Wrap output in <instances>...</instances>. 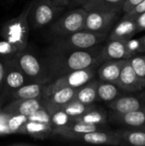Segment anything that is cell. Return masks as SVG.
Returning <instances> with one entry per match:
<instances>
[{"mask_svg":"<svg viewBox=\"0 0 145 146\" xmlns=\"http://www.w3.org/2000/svg\"><path fill=\"white\" fill-rule=\"evenodd\" d=\"M143 0H125L124 4H123V8H122V11L124 13L129 12L131 9H132L136 5H138Z\"/></svg>","mask_w":145,"mask_h":146,"instance_id":"37","label":"cell"},{"mask_svg":"<svg viewBox=\"0 0 145 146\" xmlns=\"http://www.w3.org/2000/svg\"><path fill=\"white\" fill-rule=\"evenodd\" d=\"M116 85L121 89V91L133 93L141 92L144 89L140 80L138 79L135 70L127 59L121 71L119 79Z\"/></svg>","mask_w":145,"mask_h":146,"instance_id":"11","label":"cell"},{"mask_svg":"<svg viewBox=\"0 0 145 146\" xmlns=\"http://www.w3.org/2000/svg\"><path fill=\"white\" fill-rule=\"evenodd\" d=\"M72 141L84 142L92 145H121L114 132H108L105 129L90 132L73 137Z\"/></svg>","mask_w":145,"mask_h":146,"instance_id":"15","label":"cell"},{"mask_svg":"<svg viewBox=\"0 0 145 146\" xmlns=\"http://www.w3.org/2000/svg\"><path fill=\"white\" fill-rule=\"evenodd\" d=\"M14 57L30 82L47 84L51 81V77L44 60H40L26 49L20 51Z\"/></svg>","mask_w":145,"mask_h":146,"instance_id":"6","label":"cell"},{"mask_svg":"<svg viewBox=\"0 0 145 146\" xmlns=\"http://www.w3.org/2000/svg\"><path fill=\"white\" fill-rule=\"evenodd\" d=\"M26 80L29 81L23 71L16 63L15 57H8L1 92V102L3 104L8 98H9L11 92L26 84Z\"/></svg>","mask_w":145,"mask_h":146,"instance_id":"8","label":"cell"},{"mask_svg":"<svg viewBox=\"0 0 145 146\" xmlns=\"http://www.w3.org/2000/svg\"><path fill=\"white\" fill-rule=\"evenodd\" d=\"M26 121V116L10 114L0 109V136L20 133L21 127Z\"/></svg>","mask_w":145,"mask_h":146,"instance_id":"18","label":"cell"},{"mask_svg":"<svg viewBox=\"0 0 145 146\" xmlns=\"http://www.w3.org/2000/svg\"><path fill=\"white\" fill-rule=\"evenodd\" d=\"M42 107V99H15L3 106L2 110L10 114L28 117Z\"/></svg>","mask_w":145,"mask_h":146,"instance_id":"14","label":"cell"},{"mask_svg":"<svg viewBox=\"0 0 145 146\" xmlns=\"http://www.w3.org/2000/svg\"><path fill=\"white\" fill-rule=\"evenodd\" d=\"M76 92L77 88L64 87L59 89L42 99L43 106L51 114L55 110H60L63 105L74 99Z\"/></svg>","mask_w":145,"mask_h":146,"instance_id":"12","label":"cell"},{"mask_svg":"<svg viewBox=\"0 0 145 146\" xmlns=\"http://www.w3.org/2000/svg\"><path fill=\"white\" fill-rule=\"evenodd\" d=\"M72 121H83L85 123L100 125V126H106L108 122V114L105 110L94 107L93 109L90 110L85 114L72 118Z\"/></svg>","mask_w":145,"mask_h":146,"instance_id":"27","label":"cell"},{"mask_svg":"<svg viewBox=\"0 0 145 146\" xmlns=\"http://www.w3.org/2000/svg\"><path fill=\"white\" fill-rule=\"evenodd\" d=\"M104 127L105 126L90 124V123H85L83 121H72L70 123L63 127L55 128L53 130V134L59 135L65 139L71 140L73 137L78 136L82 133L103 130Z\"/></svg>","mask_w":145,"mask_h":146,"instance_id":"10","label":"cell"},{"mask_svg":"<svg viewBox=\"0 0 145 146\" xmlns=\"http://www.w3.org/2000/svg\"><path fill=\"white\" fill-rule=\"evenodd\" d=\"M126 60L127 59H115L103 62L97 71L99 80L116 84Z\"/></svg>","mask_w":145,"mask_h":146,"instance_id":"19","label":"cell"},{"mask_svg":"<svg viewBox=\"0 0 145 146\" xmlns=\"http://www.w3.org/2000/svg\"><path fill=\"white\" fill-rule=\"evenodd\" d=\"M72 121V117L66 114L62 109L55 110L50 114V124L53 129L63 127Z\"/></svg>","mask_w":145,"mask_h":146,"instance_id":"30","label":"cell"},{"mask_svg":"<svg viewBox=\"0 0 145 146\" xmlns=\"http://www.w3.org/2000/svg\"><path fill=\"white\" fill-rule=\"evenodd\" d=\"M129 61L145 88V55H136L131 57Z\"/></svg>","mask_w":145,"mask_h":146,"instance_id":"29","label":"cell"},{"mask_svg":"<svg viewBox=\"0 0 145 146\" xmlns=\"http://www.w3.org/2000/svg\"><path fill=\"white\" fill-rule=\"evenodd\" d=\"M88 11L84 8H75L55 20L50 27V36L55 39L75 32L84 30Z\"/></svg>","mask_w":145,"mask_h":146,"instance_id":"4","label":"cell"},{"mask_svg":"<svg viewBox=\"0 0 145 146\" xmlns=\"http://www.w3.org/2000/svg\"><path fill=\"white\" fill-rule=\"evenodd\" d=\"M125 0H92L85 4L84 8L87 11H122Z\"/></svg>","mask_w":145,"mask_h":146,"instance_id":"26","label":"cell"},{"mask_svg":"<svg viewBox=\"0 0 145 146\" xmlns=\"http://www.w3.org/2000/svg\"><path fill=\"white\" fill-rule=\"evenodd\" d=\"M53 4L60 7H68V5L70 3L72 0H50Z\"/></svg>","mask_w":145,"mask_h":146,"instance_id":"39","label":"cell"},{"mask_svg":"<svg viewBox=\"0 0 145 146\" xmlns=\"http://www.w3.org/2000/svg\"><path fill=\"white\" fill-rule=\"evenodd\" d=\"M17 45L3 39L0 41V56L3 57H13L17 53L21 51Z\"/></svg>","mask_w":145,"mask_h":146,"instance_id":"31","label":"cell"},{"mask_svg":"<svg viewBox=\"0 0 145 146\" xmlns=\"http://www.w3.org/2000/svg\"><path fill=\"white\" fill-rule=\"evenodd\" d=\"M145 11V0H143L141 3H139L138 5H136L132 9H131L129 12L125 13L123 17H130V18H135L138 15Z\"/></svg>","mask_w":145,"mask_h":146,"instance_id":"34","label":"cell"},{"mask_svg":"<svg viewBox=\"0 0 145 146\" xmlns=\"http://www.w3.org/2000/svg\"><path fill=\"white\" fill-rule=\"evenodd\" d=\"M101 49L96 48V46L79 50H61L48 48L44 62L51 80L73 71L101 64Z\"/></svg>","mask_w":145,"mask_h":146,"instance_id":"1","label":"cell"},{"mask_svg":"<svg viewBox=\"0 0 145 146\" xmlns=\"http://www.w3.org/2000/svg\"><path fill=\"white\" fill-rule=\"evenodd\" d=\"M92 0H72L70 3L68 5L70 9H75V8H80L83 7L85 4L90 3Z\"/></svg>","mask_w":145,"mask_h":146,"instance_id":"38","label":"cell"},{"mask_svg":"<svg viewBox=\"0 0 145 146\" xmlns=\"http://www.w3.org/2000/svg\"><path fill=\"white\" fill-rule=\"evenodd\" d=\"M32 5V2L27 5L18 16L5 22L1 29L3 38L17 45L22 50L27 48L29 36L28 16Z\"/></svg>","mask_w":145,"mask_h":146,"instance_id":"3","label":"cell"},{"mask_svg":"<svg viewBox=\"0 0 145 146\" xmlns=\"http://www.w3.org/2000/svg\"><path fill=\"white\" fill-rule=\"evenodd\" d=\"M135 18L122 17L120 22L113 28L109 36V40H125L133 38L137 33Z\"/></svg>","mask_w":145,"mask_h":146,"instance_id":"22","label":"cell"},{"mask_svg":"<svg viewBox=\"0 0 145 146\" xmlns=\"http://www.w3.org/2000/svg\"><path fill=\"white\" fill-rule=\"evenodd\" d=\"M109 108L115 113L123 114L144 108V97L120 96L109 103Z\"/></svg>","mask_w":145,"mask_h":146,"instance_id":"17","label":"cell"},{"mask_svg":"<svg viewBox=\"0 0 145 146\" xmlns=\"http://www.w3.org/2000/svg\"><path fill=\"white\" fill-rule=\"evenodd\" d=\"M97 66L98 65H94L84 69L73 71L52 80L45 85L43 98L64 87L78 88L85 85V83L95 78L97 71Z\"/></svg>","mask_w":145,"mask_h":146,"instance_id":"5","label":"cell"},{"mask_svg":"<svg viewBox=\"0 0 145 146\" xmlns=\"http://www.w3.org/2000/svg\"><path fill=\"white\" fill-rule=\"evenodd\" d=\"M126 44L127 48L132 54V56L138 55V53H141V38H128L126 39Z\"/></svg>","mask_w":145,"mask_h":146,"instance_id":"33","label":"cell"},{"mask_svg":"<svg viewBox=\"0 0 145 146\" xmlns=\"http://www.w3.org/2000/svg\"><path fill=\"white\" fill-rule=\"evenodd\" d=\"M113 132L121 145L145 146V127H126Z\"/></svg>","mask_w":145,"mask_h":146,"instance_id":"20","label":"cell"},{"mask_svg":"<svg viewBox=\"0 0 145 146\" xmlns=\"http://www.w3.org/2000/svg\"><path fill=\"white\" fill-rule=\"evenodd\" d=\"M53 127L50 124L27 120L21 127L20 134L30 135L32 138L44 139L53 134Z\"/></svg>","mask_w":145,"mask_h":146,"instance_id":"23","label":"cell"},{"mask_svg":"<svg viewBox=\"0 0 145 146\" xmlns=\"http://www.w3.org/2000/svg\"><path fill=\"white\" fill-rule=\"evenodd\" d=\"M97 83L98 80L92 79L87 83H85V85L78 87L74 99L85 104H93L95 101L97 100Z\"/></svg>","mask_w":145,"mask_h":146,"instance_id":"24","label":"cell"},{"mask_svg":"<svg viewBox=\"0 0 145 146\" xmlns=\"http://www.w3.org/2000/svg\"><path fill=\"white\" fill-rule=\"evenodd\" d=\"M94 107H96V105L93 104H83L76 99H73L67 104L63 105L61 109L66 114H68L70 117L74 118V117H77V116H79V115L85 114V112L89 111L90 110L93 109Z\"/></svg>","mask_w":145,"mask_h":146,"instance_id":"28","label":"cell"},{"mask_svg":"<svg viewBox=\"0 0 145 146\" xmlns=\"http://www.w3.org/2000/svg\"><path fill=\"white\" fill-rule=\"evenodd\" d=\"M136 25H137V32H144L145 31V11L135 17Z\"/></svg>","mask_w":145,"mask_h":146,"instance_id":"36","label":"cell"},{"mask_svg":"<svg viewBox=\"0 0 145 146\" xmlns=\"http://www.w3.org/2000/svg\"><path fill=\"white\" fill-rule=\"evenodd\" d=\"M97 94V100L109 103L121 96V89L115 83L98 80Z\"/></svg>","mask_w":145,"mask_h":146,"instance_id":"25","label":"cell"},{"mask_svg":"<svg viewBox=\"0 0 145 146\" xmlns=\"http://www.w3.org/2000/svg\"><path fill=\"white\" fill-rule=\"evenodd\" d=\"M46 84L28 82L11 92L10 100L15 99H42Z\"/></svg>","mask_w":145,"mask_h":146,"instance_id":"21","label":"cell"},{"mask_svg":"<svg viewBox=\"0 0 145 146\" xmlns=\"http://www.w3.org/2000/svg\"><path fill=\"white\" fill-rule=\"evenodd\" d=\"M132 57L130 53L126 39L125 40H109L100 51L101 62L115 59H130Z\"/></svg>","mask_w":145,"mask_h":146,"instance_id":"13","label":"cell"},{"mask_svg":"<svg viewBox=\"0 0 145 146\" xmlns=\"http://www.w3.org/2000/svg\"><path fill=\"white\" fill-rule=\"evenodd\" d=\"M10 145L13 146H18V145H32V144H30V143H14V144H11Z\"/></svg>","mask_w":145,"mask_h":146,"instance_id":"41","label":"cell"},{"mask_svg":"<svg viewBox=\"0 0 145 146\" xmlns=\"http://www.w3.org/2000/svg\"><path fill=\"white\" fill-rule=\"evenodd\" d=\"M107 37L108 33L80 30L69 35L53 39V42L49 48L61 50H86L98 45L103 42Z\"/></svg>","mask_w":145,"mask_h":146,"instance_id":"2","label":"cell"},{"mask_svg":"<svg viewBox=\"0 0 145 146\" xmlns=\"http://www.w3.org/2000/svg\"><path fill=\"white\" fill-rule=\"evenodd\" d=\"M141 38V53L145 52V35Z\"/></svg>","mask_w":145,"mask_h":146,"instance_id":"40","label":"cell"},{"mask_svg":"<svg viewBox=\"0 0 145 146\" xmlns=\"http://www.w3.org/2000/svg\"><path fill=\"white\" fill-rule=\"evenodd\" d=\"M64 7L56 6L50 0H37L32 2L29 12L31 24L33 28H40L53 22L62 13Z\"/></svg>","mask_w":145,"mask_h":146,"instance_id":"7","label":"cell"},{"mask_svg":"<svg viewBox=\"0 0 145 146\" xmlns=\"http://www.w3.org/2000/svg\"><path fill=\"white\" fill-rule=\"evenodd\" d=\"M119 14L120 12L117 11H88L84 30L99 33H109Z\"/></svg>","mask_w":145,"mask_h":146,"instance_id":"9","label":"cell"},{"mask_svg":"<svg viewBox=\"0 0 145 146\" xmlns=\"http://www.w3.org/2000/svg\"><path fill=\"white\" fill-rule=\"evenodd\" d=\"M109 120L111 122L125 127H145V106L141 110L123 114L112 111Z\"/></svg>","mask_w":145,"mask_h":146,"instance_id":"16","label":"cell"},{"mask_svg":"<svg viewBox=\"0 0 145 146\" xmlns=\"http://www.w3.org/2000/svg\"><path fill=\"white\" fill-rule=\"evenodd\" d=\"M27 120L51 125L50 124V113L44 106L41 109L38 110L33 114H32L31 115H29L27 117Z\"/></svg>","mask_w":145,"mask_h":146,"instance_id":"32","label":"cell"},{"mask_svg":"<svg viewBox=\"0 0 145 146\" xmlns=\"http://www.w3.org/2000/svg\"><path fill=\"white\" fill-rule=\"evenodd\" d=\"M8 57H3L0 56V109L3 108V103L1 102V92H2V86L3 82V77L6 68V61Z\"/></svg>","mask_w":145,"mask_h":146,"instance_id":"35","label":"cell"}]
</instances>
